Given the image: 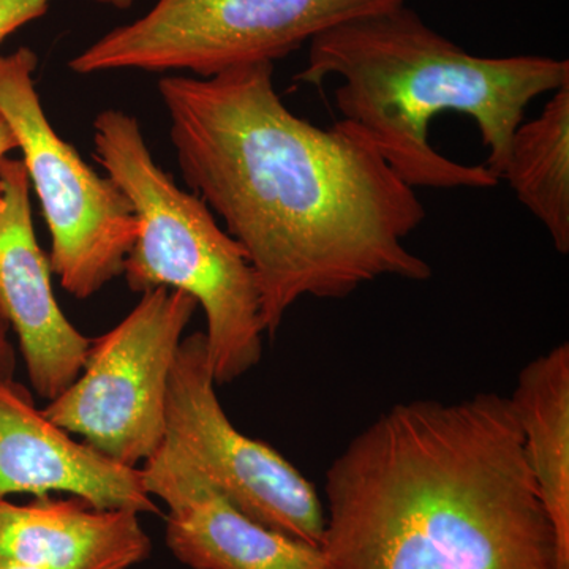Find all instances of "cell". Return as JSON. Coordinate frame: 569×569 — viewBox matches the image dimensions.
Returning <instances> with one entry per match:
<instances>
[{
  "instance_id": "6da1fadb",
  "label": "cell",
  "mask_w": 569,
  "mask_h": 569,
  "mask_svg": "<svg viewBox=\"0 0 569 569\" xmlns=\"http://www.w3.org/2000/svg\"><path fill=\"white\" fill-rule=\"evenodd\" d=\"M272 74L260 62L159 81L183 181L244 250L269 336L306 296L432 276L403 244L426 219L415 189L351 123L320 129L288 110Z\"/></svg>"
},
{
  "instance_id": "7a4b0ae2",
  "label": "cell",
  "mask_w": 569,
  "mask_h": 569,
  "mask_svg": "<svg viewBox=\"0 0 569 569\" xmlns=\"http://www.w3.org/2000/svg\"><path fill=\"white\" fill-rule=\"evenodd\" d=\"M331 569H569L509 397L397 403L326 471Z\"/></svg>"
},
{
  "instance_id": "3957f363",
  "label": "cell",
  "mask_w": 569,
  "mask_h": 569,
  "mask_svg": "<svg viewBox=\"0 0 569 569\" xmlns=\"http://www.w3.org/2000/svg\"><path fill=\"white\" fill-rule=\"evenodd\" d=\"M331 77L340 80L342 121L411 189H493L527 108L569 84V62L479 58L402 3L310 41L295 80L320 86Z\"/></svg>"
},
{
  "instance_id": "277c9868",
  "label": "cell",
  "mask_w": 569,
  "mask_h": 569,
  "mask_svg": "<svg viewBox=\"0 0 569 569\" xmlns=\"http://www.w3.org/2000/svg\"><path fill=\"white\" fill-rule=\"evenodd\" d=\"M99 163L133 206L138 234L123 277L133 293L164 287L203 307L216 385L252 370L263 353L257 277L242 247L200 197L182 190L153 160L134 116L104 110L93 121Z\"/></svg>"
},
{
  "instance_id": "5b68a950",
  "label": "cell",
  "mask_w": 569,
  "mask_h": 569,
  "mask_svg": "<svg viewBox=\"0 0 569 569\" xmlns=\"http://www.w3.org/2000/svg\"><path fill=\"white\" fill-rule=\"evenodd\" d=\"M406 0H159L71 59L78 74L112 70L192 71L209 78L271 62L343 22Z\"/></svg>"
},
{
  "instance_id": "8992f818",
  "label": "cell",
  "mask_w": 569,
  "mask_h": 569,
  "mask_svg": "<svg viewBox=\"0 0 569 569\" xmlns=\"http://www.w3.org/2000/svg\"><path fill=\"white\" fill-rule=\"evenodd\" d=\"M37 66L31 48L0 54V116L39 197L51 236V271L67 293L89 299L123 274L137 217L118 183L93 171L48 121L33 80Z\"/></svg>"
},
{
  "instance_id": "52a82bcc",
  "label": "cell",
  "mask_w": 569,
  "mask_h": 569,
  "mask_svg": "<svg viewBox=\"0 0 569 569\" xmlns=\"http://www.w3.org/2000/svg\"><path fill=\"white\" fill-rule=\"evenodd\" d=\"M198 302L159 287L121 323L92 339L80 377L43 413L121 466L138 468L159 451L168 381Z\"/></svg>"
},
{
  "instance_id": "ba28073f",
  "label": "cell",
  "mask_w": 569,
  "mask_h": 569,
  "mask_svg": "<svg viewBox=\"0 0 569 569\" xmlns=\"http://www.w3.org/2000/svg\"><path fill=\"white\" fill-rule=\"evenodd\" d=\"M213 387L204 332L187 336L168 381L164 438L249 518L321 548L326 519L316 486L274 448L239 432Z\"/></svg>"
},
{
  "instance_id": "9c48e42d",
  "label": "cell",
  "mask_w": 569,
  "mask_h": 569,
  "mask_svg": "<svg viewBox=\"0 0 569 569\" xmlns=\"http://www.w3.org/2000/svg\"><path fill=\"white\" fill-rule=\"evenodd\" d=\"M50 258L33 230L22 160H0V309L18 337L33 391L54 400L80 377L92 339L56 301Z\"/></svg>"
},
{
  "instance_id": "30bf717a",
  "label": "cell",
  "mask_w": 569,
  "mask_h": 569,
  "mask_svg": "<svg viewBox=\"0 0 569 569\" xmlns=\"http://www.w3.org/2000/svg\"><path fill=\"white\" fill-rule=\"evenodd\" d=\"M149 496L168 507L167 546L192 569H331L323 549L249 518L164 438L146 460Z\"/></svg>"
},
{
  "instance_id": "8fae6325",
  "label": "cell",
  "mask_w": 569,
  "mask_h": 569,
  "mask_svg": "<svg viewBox=\"0 0 569 569\" xmlns=\"http://www.w3.org/2000/svg\"><path fill=\"white\" fill-rule=\"evenodd\" d=\"M71 493L100 509L160 515L141 468L126 467L77 441L36 407L28 388L0 377V501Z\"/></svg>"
},
{
  "instance_id": "7c38bea8",
  "label": "cell",
  "mask_w": 569,
  "mask_h": 569,
  "mask_svg": "<svg viewBox=\"0 0 569 569\" xmlns=\"http://www.w3.org/2000/svg\"><path fill=\"white\" fill-rule=\"evenodd\" d=\"M152 545L140 515L100 509L81 498L0 501V557L40 569H129Z\"/></svg>"
},
{
  "instance_id": "4fadbf2b",
  "label": "cell",
  "mask_w": 569,
  "mask_h": 569,
  "mask_svg": "<svg viewBox=\"0 0 569 569\" xmlns=\"http://www.w3.org/2000/svg\"><path fill=\"white\" fill-rule=\"evenodd\" d=\"M542 505L569 559V346L553 347L520 370L509 397Z\"/></svg>"
},
{
  "instance_id": "5bb4252c",
  "label": "cell",
  "mask_w": 569,
  "mask_h": 569,
  "mask_svg": "<svg viewBox=\"0 0 569 569\" xmlns=\"http://www.w3.org/2000/svg\"><path fill=\"white\" fill-rule=\"evenodd\" d=\"M508 181L519 203L548 230L560 253L569 252V84L552 92L541 114L512 134Z\"/></svg>"
},
{
  "instance_id": "9a60e30c",
  "label": "cell",
  "mask_w": 569,
  "mask_h": 569,
  "mask_svg": "<svg viewBox=\"0 0 569 569\" xmlns=\"http://www.w3.org/2000/svg\"><path fill=\"white\" fill-rule=\"evenodd\" d=\"M51 0H0V44L11 33L43 17Z\"/></svg>"
},
{
  "instance_id": "2e32d148",
  "label": "cell",
  "mask_w": 569,
  "mask_h": 569,
  "mask_svg": "<svg viewBox=\"0 0 569 569\" xmlns=\"http://www.w3.org/2000/svg\"><path fill=\"white\" fill-rule=\"evenodd\" d=\"M11 328L0 309V377L13 378L17 370V351L11 342Z\"/></svg>"
},
{
  "instance_id": "e0dca14e",
  "label": "cell",
  "mask_w": 569,
  "mask_h": 569,
  "mask_svg": "<svg viewBox=\"0 0 569 569\" xmlns=\"http://www.w3.org/2000/svg\"><path fill=\"white\" fill-rule=\"evenodd\" d=\"M17 138H14L13 132H11L9 123L3 121L2 116H0V160L6 159L7 153L17 151Z\"/></svg>"
},
{
  "instance_id": "ac0fdd59",
  "label": "cell",
  "mask_w": 569,
  "mask_h": 569,
  "mask_svg": "<svg viewBox=\"0 0 569 569\" xmlns=\"http://www.w3.org/2000/svg\"><path fill=\"white\" fill-rule=\"evenodd\" d=\"M0 569H40V568L31 567V565L20 563V561L6 559V557H0Z\"/></svg>"
}]
</instances>
